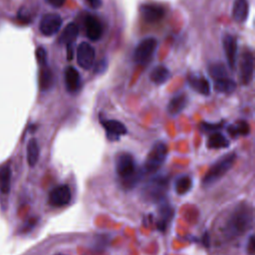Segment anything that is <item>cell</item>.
Here are the masks:
<instances>
[{
  "mask_svg": "<svg viewBox=\"0 0 255 255\" xmlns=\"http://www.w3.org/2000/svg\"><path fill=\"white\" fill-rule=\"evenodd\" d=\"M101 124L106 129L107 136L110 140H118L122 135H125L128 132L125 125L116 120H102Z\"/></svg>",
  "mask_w": 255,
  "mask_h": 255,
  "instance_id": "7c38bea8",
  "label": "cell"
},
{
  "mask_svg": "<svg viewBox=\"0 0 255 255\" xmlns=\"http://www.w3.org/2000/svg\"><path fill=\"white\" fill-rule=\"evenodd\" d=\"M228 132L232 136L246 135L249 132V125L245 121H238L235 125L228 128Z\"/></svg>",
  "mask_w": 255,
  "mask_h": 255,
  "instance_id": "4316f807",
  "label": "cell"
},
{
  "mask_svg": "<svg viewBox=\"0 0 255 255\" xmlns=\"http://www.w3.org/2000/svg\"><path fill=\"white\" fill-rule=\"evenodd\" d=\"M201 129L204 131H217L222 128V123L219 124H210V123H202L201 125Z\"/></svg>",
  "mask_w": 255,
  "mask_h": 255,
  "instance_id": "f546056e",
  "label": "cell"
},
{
  "mask_svg": "<svg viewBox=\"0 0 255 255\" xmlns=\"http://www.w3.org/2000/svg\"><path fill=\"white\" fill-rule=\"evenodd\" d=\"M65 85L69 93L75 94L81 89V77L78 70L74 67H68L65 70Z\"/></svg>",
  "mask_w": 255,
  "mask_h": 255,
  "instance_id": "9a60e30c",
  "label": "cell"
},
{
  "mask_svg": "<svg viewBox=\"0 0 255 255\" xmlns=\"http://www.w3.org/2000/svg\"><path fill=\"white\" fill-rule=\"evenodd\" d=\"M11 168L9 166H3L0 169V190L2 193H9L11 189Z\"/></svg>",
  "mask_w": 255,
  "mask_h": 255,
  "instance_id": "484cf974",
  "label": "cell"
},
{
  "mask_svg": "<svg viewBox=\"0 0 255 255\" xmlns=\"http://www.w3.org/2000/svg\"><path fill=\"white\" fill-rule=\"evenodd\" d=\"M188 98L185 94H179L174 96L167 105V112L171 116H176L181 113L186 107Z\"/></svg>",
  "mask_w": 255,
  "mask_h": 255,
  "instance_id": "ac0fdd59",
  "label": "cell"
},
{
  "mask_svg": "<svg viewBox=\"0 0 255 255\" xmlns=\"http://www.w3.org/2000/svg\"><path fill=\"white\" fill-rule=\"evenodd\" d=\"M167 155V146L162 141L155 142L150 148L143 164V171L145 173H153L165 161Z\"/></svg>",
  "mask_w": 255,
  "mask_h": 255,
  "instance_id": "277c9868",
  "label": "cell"
},
{
  "mask_svg": "<svg viewBox=\"0 0 255 255\" xmlns=\"http://www.w3.org/2000/svg\"><path fill=\"white\" fill-rule=\"evenodd\" d=\"M62 23L63 21L60 15L55 13L46 14L42 17L40 21L39 29L40 32L45 36H53L59 32Z\"/></svg>",
  "mask_w": 255,
  "mask_h": 255,
  "instance_id": "ba28073f",
  "label": "cell"
},
{
  "mask_svg": "<svg viewBox=\"0 0 255 255\" xmlns=\"http://www.w3.org/2000/svg\"><path fill=\"white\" fill-rule=\"evenodd\" d=\"M67 58L68 60H72L73 59V44H70V45H67Z\"/></svg>",
  "mask_w": 255,
  "mask_h": 255,
  "instance_id": "d590c367",
  "label": "cell"
},
{
  "mask_svg": "<svg viewBox=\"0 0 255 255\" xmlns=\"http://www.w3.org/2000/svg\"><path fill=\"white\" fill-rule=\"evenodd\" d=\"M254 236L251 235L249 237V240H248V244H247V253L249 255H253L254 254Z\"/></svg>",
  "mask_w": 255,
  "mask_h": 255,
  "instance_id": "1f68e13d",
  "label": "cell"
},
{
  "mask_svg": "<svg viewBox=\"0 0 255 255\" xmlns=\"http://www.w3.org/2000/svg\"><path fill=\"white\" fill-rule=\"evenodd\" d=\"M77 62L85 70L93 67L95 62V49L88 42H82L77 49Z\"/></svg>",
  "mask_w": 255,
  "mask_h": 255,
  "instance_id": "9c48e42d",
  "label": "cell"
},
{
  "mask_svg": "<svg viewBox=\"0 0 255 255\" xmlns=\"http://www.w3.org/2000/svg\"><path fill=\"white\" fill-rule=\"evenodd\" d=\"M36 57L38 60V63L43 66L47 64V53L46 50L43 47H39L36 51Z\"/></svg>",
  "mask_w": 255,
  "mask_h": 255,
  "instance_id": "4dcf8cb0",
  "label": "cell"
},
{
  "mask_svg": "<svg viewBox=\"0 0 255 255\" xmlns=\"http://www.w3.org/2000/svg\"><path fill=\"white\" fill-rule=\"evenodd\" d=\"M150 80L157 85H161L165 83L170 78L169 70L164 66H156L150 72Z\"/></svg>",
  "mask_w": 255,
  "mask_h": 255,
  "instance_id": "44dd1931",
  "label": "cell"
},
{
  "mask_svg": "<svg viewBox=\"0 0 255 255\" xmlns=\"http://www.w3.org/2000/svg\"><path fill=\"white\" fill-rule=\"evenodd\" d=\"M72 198L71 189L66 184H61L54 187L49 193V203L54 207H63L70 203Z\"/></svg>",
  "mask_w": 255,
  "mask_h": 255,
  "instance_id": "52a82bcc",
  "label": "cell"
},
{
  "mask_svg": "<svg viewBox=\"0 0 255 255\" xmlns=\"http://www.w3.org/2000/svg\"><path fill=\"white\" fill-rule=\"evenodd\" d=\"M106 67H107L106 61H105V60H102V61H100V62L97 63L95 72H97V73H102V72H104V70H105Z\"/></svg>",
  "mask_w": 255,
  "mask_h": 255,
  "instance_id": "d6a6232c",
  "label": "cell"
},
{
  "mask_svg": "<svg viewBox=\"0 0 255 255\" xmlns=\"http://www.w3.org/2000/svg\"><path fill=\"white\" fill-rule=\"evenodd\" d=\"M191 188V179L187 175H182L176 179L175 191L179 195L187 193Z\"/></svg>",
  "mask_w": 255,
  "mask_h": 255,
  "instance_id": "83f0119b",
  "label": "cell"
},
{
  "mask_svg": "<svg viewBox=\"0 0 255 255\" xmlns=\"http://www.w3.org/2000/svg\"><path fill=\"white\" fill-rule=\"evenodd\" d=\"M168 190V179L164 176H156L151 178L143 187V198L151 202H159L164 198Z\"/></svg>",
  "mask_w": 255,
  "mask_h": 255,
  "instance_id": "5b68a950",
  "label": "cell"
},
{
  "mask_svg": "<svg viewBox=\"0 0 255 255\" xmlns=\"http://www.w3.org/2000/svg\"><path fill=\"white\" fill-rule=\"evenodd\" d=\"M85 28L88 38L92 41H98L103 35V25L94 15H88L85 19Z\"/></svg>",
  "mask_w": 255,
  "mask_h": 255,
  "instance_id": "5bb4252c",
  "label": "cell"
},
{
  "mask_svg": "<svg viewBox=\"0 0 255 255\" xmlns=\"http://www.w3.org/2000/svg\"><path fill=\"white\" fill-rule=\"evenodd\" d=\"M173 214H174V210L173 208L168 205L167 203L161 204L160 208L158 209V216H157V228L160 231H164L168 224L171 222L172 218H173Z\"/></svg>",
  "mask_w": 255,
  "mask_h": 255,
  "instance_id": "2e32d148",
  "label": "cell"
},
{
  "mask_svg": "<svg viewBox=\"0 0 255 255\" xmlns=\"http://www.w3.org/2000/svg\"><path fill=\"white\" fill-rule=\"evenodd\" d=\"M139 12L144 21L155 23L160 21L165 15V9L158 4L145 3L139 7Z\"/></svg>",
  "mask_w": 255,
  "mask_h": 255,
  "instance_id": "30bf717a",
  "label": "cell"
},
{
  "mask_svg": "<svg viewBox=\"0 0 255 255\" xmlns=\"http://www.w3.org/2000/svg\"><path fill=\"white\" fill-rule=\"evenodd\" d=\"M188 84L194 91L203 96H208L210 94L209 83L205 78L201 76L190 75L188 77Z\"/></svg>",
  "mask_w": 255,
  "mask_h": 255,
  "instance_id": "e0dca14e",
  "label": "cell"
},
{
  "mask_svg": "<svg viewBox=\"0 0 255 255\" xmlns=\"http://www.w3.org/2000/svg\"><path fill=\"white\" fill-rule=\"evenodd\" d=\"M53 82H54V77H53L52 71L47 67V64L43 65L41 68L40 77H39V84H40L41 90L42 91L49 90L53 86Z\"/></svg>",
  "mask_w": 255,
  "mask_h": 255,
  "instance_id": "cb8c5ba5",
  "label": "cell"
},
{
  "mask_svg": "<svg viewBox=\"0 0 255 255\" xmlns=\"http://www.w3.org/2000/svg\"><path fill=\"white\" fill-rule=\"evenodd\" d=\"M90 3V6L97 9L99 7H101L102 5V0H87Z\"/></svg>",
  "mask_w": 255,
  "mask_h": 255,
  "instance_id": "e575fe53",
  "label": "cell"
},
{
  "mask_svg": "<svg viewBox=\"0 0 255 255\" xmlns=\"http://www.w3.org/2000/svg\"><path fill=\"white\" fill-rule=\"evenodd\" d=\"M157 47V40L154 38H145L138 43L133 52V60L137 64H145L153 56Z\"/></svg>",
  "mask_w": 255,
  "mask_h": 255,
  "instance_id": "8992f818",
  "label": "cell"
},
{
  "mask_svg": "<svg viewBox=\"0 0 255 255\" xmlns=\"http://www.w3.org/2000/svg\"><path fill=\"white\" fill-rule=\"evenodd\" d=\"M79 34V27L75 23H69L61 33V36L59 38V43L61 44H74L75 40L77 39Z\"/></svg>",
  "mask_w": 255,
  "mask_h": 255,
  "instance_id": "ffe728a7",
  "label": "cell"
},
{
  "mask_svg": "<svg viewBox=\"0 0 255 255\" xmlns=\"http://www.w3.org/2000/svg\"><path fill=\"white\" fill-rule=\"evenodd\" d=\"M254 72V57L250 51H245L242 54L240 62V79L243 85H248Z\"/></svg>",
  "mask_w": 255,
  "mask_h": 255,
  "instance_id": "8fae6325",
  "label": "cell"
},
{
  "mask_svg": "<svg viewBox=\"0 0 255 255\" xmlns=\"http://www.w3.org/2000/svg\"><path fill=\"white\" fill-rule=\"evenodd\" d=\"M253 223V209L248 203H240L228 216L224 232L228 238H235L243 235L249 230Z\"/></svg>",
  "mask_w": 255,
  "mask_h": 255,
  "instance_id": "6da1fadb",
  "label": "cell"
},
{
  "mask_svg": "<svg viewBox=\"0 0 255 255\" xmlns=\"http://www.w3.org/2000/svg\"><path fill=\"white\" fill-rule=\"evenodd\" d=\"M209 74H210V76L214 80L227 77V72H226L224 66L221 65V64H213V65H211L209 67Z\"/></svg>",
  "mask_w": 255,
  "mask_h": 255,
  "instance_id": "f1b7e54d",
  "label": "cell"
},
{
  "mask_svg": "<svg viewBox=\"0 0 255 255\" xmlns=\"http://www.w3.org/2000/svg\"><path fill=\"white\" fill-rule=\"evenodd\" d=\"M40 148L38 141L35 138H31L27 144V161L30 166L36 165L39 159Z\"/></svg>",
  "mask_w": 255,
  "mask_h": 255,
  "instance_id": "603a6c76",
  "label": "cell"
},
{
  "mask_svg": "<svg viewBox=\"0 0 255 255\" xmlns=\"http://www.w3.org/2000/svg\"><path fill=\"white\" fill-rule=\"evenodd\" d=\"M214 89L223 94H232L236 90V83L228 77L217 79L214 82Z\"/></svg>",
  "mask_w": 255,
  "mask_h": 255,
  "instance_id": "7402d4cb",
  "label": "cell"
},
{
  "mask_svg": "<svg viewBox=\"0 0 255 255\" xmlns=\"http://www.w3.org/2000/svg\"><path fill=\"white\" fill-rule=\"evenodd\" d=\"M51 6H53V7H55V8H59V7H61V6H63L64 5V3H65V1L66 0H46Z\"/></svg>",
  "mask_w": 255,
  "mask_h": 255,
  "instance_id": "836d02e7",
  "label": "cell"
},
{
  "mask_svg": "<svg viewBox=\"0 0 255 255\" xmlns=\"http://www.w3.org/2000/svg\"><path fill=\"white\" fill-rule=\"evenodd\" d=\"M116 172L127 187H131L139 178L134 158L130 153L121 152L116 157Z\"/></svg>",
  "mask_w": 255,
  "mask_h": 255,
  "instance_id": "7a4b0ae2",
  "label": "cell"
},
{
  "mask_svg": "<svg viewBox=\"0 0 255 255\" xmlns=\"http://www.w3.org/2000/svg\"><path fill=\"white\" fill-rule=\"evenodd\" d=\"M249 5L247 0H235L232 9L233 19L238 23H243L248 17Z\"/></svg>",
  "mask_w": 255,
  "mask_h": 255,
  "instance_id": "d6986e66",
  "label": "cell"
},
{
  "mask_svg": "<svg viewBox=\"0 0 255 255\" xmlns=\"http://www.w3.org/2000/svg\"><path fill=\"white\" fill-rule=\"evenodd\" d=\"M206 144L209 148L218 149V148L227 147L229 145V141L222 133L215 131L208 137Z\"/></svg>",
  "mask_w": 255,
  "mask_h": 255,
  "instance_id": "d4e9b609",
  "label": "cell"
},
{
  "mask_svg": "<svg viewBox=\"0 0 255 255\" xmlns=\"http://www.w3.org/2000/svg\"><path fill=\"white\" fill-rule=\"evenodd\" d=\"M222 44L225 51V56L227 59L228 66L231 69H234L236 66V60H237V50H238L237 40L234 36L227 34L223 37Z\"/></svg>",
  "mask_w": 255,
  "mask_h": 255,
  "instance_id": "4fadbf2b",
  "label": "cell"
},
{
  "mask_svg": "<svg viewBox=\"0 0 255 255\" xmlns=\"http://www.w3.org/2000/svg\"><path fill=\"white\" fill-rule=\"evenodd\" d=\"M236 160V153L229 152L220 158H218L206 171L202 178V183L204 186H209L216 181H218L222 176H224L229 169L233 166Z\"/></svg>",
  "mask_w": 255,
  "mask_h": 255,
  "instance_id": "3957f363",
  "label": "cell"
},
{
  "mask_svg": "<svg viewBox=\"0 0 255 255\" xmlns=\"http://www.w3.org/2000/svg\"><path fill=\"white\" fill-rule=\"evenodd\" d=\"M56 255H63V254H56Z\"/></svg>",
  "mask_w": 255,
  "mask_h": 255,
  "instance_id": "8d00e7d4",
  "label": "cell"
}]
</instances>
